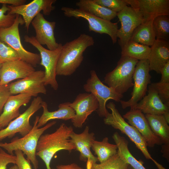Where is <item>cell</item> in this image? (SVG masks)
Here are the masks:
<instances>
[{"mask_svg":"<svg viewBox=\"0 0 169 169\" xmlns=\"http://www.w3.org/2000/svg\"><path fill=\"white\" fill-rule=\"evenodd\" d=\"M73 131L72 126L63 123L54 132L40 136L37 146L36 155L44 161L47 169H52L50 166L51 161L58 151L64 150L70 153L75 150L74 145L69 139Z\"/></svg>","mask_w":169,"mask_h":169,"instance_id":"6da1fadb","label":"cell"},{"mask_svg":"<svg viewBox=\"0 0 169 169\" xmlns=\"http://www.w3.org/2000/svg\"><path fill=\"white\" fill-rule=\"evenodd\" d=\"M94 43L92 36L82 33L63 45L57 64L56 75L67 76L73 74L83 61V53Z\"/></svg>","mask_w":169,"mask_h":169,"instance_id":"7a4b0ae2","label":"cell"},{"mask_svg":"<svg viewBox=\"0 0 169 169\" xmlns=\"http://www.w3.org/2000/svg\"><path fill=\"white\" fill-rule=\"evenodd\" d=\"M39 117L36 116L32 129L25 136L20 138H15L9 143L0 142V148H3L10 154L13 155V151L17 150L21 151L26 156L27 159L32 163L34 169H38V167L36 151L39 139L45 131L56 123L53 121L38 128L37 125Z\"/></svg>","mask_w":169,"mask_h":169,"instance_id":"3957f363","label":"cell"},{"mask_svg":"<svg viewBox=\"0 0 169 169\" xmlns=\"http://www.w3.org/2000/svg\"><path fill=\"white\" fill-rule=\"evenodd\" d=\"M139 60L127 56H121L115 68L107 73L104 82L117 93L123 95L133 87V76Z\"/></svg>","mask_w":169,"mask_h":169,"instance_id":"277c9868","label":"cell"},{"mask_svg":"<svg viewBox=\"0 0 169 169\" xmlns=\"http://www.w3.org/2000/svg\"><path fill=\"white\" fill-rule=\"evenodd\" d=\"M106 106L110 110L111 112H108L104 118V123L119 130L122 133L126 135L141 151L146 159L151 160L156 166L158 165L159 163L154 160L149 153L147 143L143 137L136 128L125 121L116 108L115 104L113 102H110Z\"/></svg>","mask_w":169,"mask_h":169,"instance_id":"5b68a950","label":"cell"},{"mask_svg":"<svg viewBox=\"0 0 169 169\" xmlns=\"http://www.w3.org/2000/svg\"><path fill=\"white\" fill-rule=\"evenodd\" d=\"M16 15L14 22L11 26L0 28V40L12 48L21 60L35 67L40 63V56L39 54L28 51L24 48L21 41L19 26L23 24L24 22L21 16Z\"/></svg>","mask_w":169,"mask_h":169,"instance_id":"8992f818","label":"cell"},{"mask_svg":"<svg viewBox=\"0 0 169 169\" xmlns=\"http://www.w3.org/2000/svg\"><path fill=\"white\" fill-rule=\"evenodd\" d=\"M24 41L32 45L40 53L41 61L40 64L45 69L44 84L50 85L55 90H57L58 84L56 79V69L57 62L63 45L60 43L58 47L54 50L47 49L40 44L34 36L25 35Z\"/></svg>","mask_w":169,"mask_h":169,"instance_id":"52a82bcc","label":"cell"},{"mask_svg":"<svg viewBox=\"0 0 169 169\" xmlns=\"http://www.w3.org/2000/svg\"><path fill=\"white\" fill-rule=\"evenodd\" d=\"M90 74V77L84 84L83 88L85 91L92 94L96 97L99 103V108L97 110L98 115L100 117L105 118L109 112L106 109L107 101L111 99L119 102L123 96L104 84L95 70H91Z\"/></svg>","mask_w":169,"mask_h":169,"instance_id":"ba28073f","label":"cell"},{"mask_svg":"<svg viewBox=\"0 0 169 169\" xmlns=\"http://www.w3.org/2000/svg\"><path fill=\"white\" fill-rule=\"evenodd\" d=\"M61 10L66 17L78 19L82 18L86 20L88 23L90 31L108 34L110 37L113 44L116 42L118 29L117 23H113L104 20L79 8L63 7Z\"/></svg>","mask_w":169,"mask_h":169,"instance_id":"9c48e42d","label":"cell"},{"mask_svg":"<svg viewBox=\"0 0 169 169\" xmlns=\"http://www.w3.org/2000/svg\"><path fill=\"white\" fill-rule=\"evenodd\" d=\"M148 59L139 60L136 66L133 76V88L131 97L128 100L120 101L123 109H134L136 104L146 95L148 86L151 82V76Z\"/></svg>","mask_w":169,"mask_h":169,"instance_id":"30bf717a","label":"cell"},{"mask_svg":"<svg viewBox=\"0 0 169 169\" xmlns=\"http://www.w3.org/2000/svg\"><path fill=\"white\" fill-rule=\"evenodd\" d=\"M42 101L40 96L34 98L29 106L23 113L11 121L6 128L0 131V141L7 137L12 138L17 133L22 137L28 134L33 127L30 123V119L42 107Z\"/></svg>","mask_w":169,"mask_h":169,"instance_id":"8fae6325","label":"cell"},{"mask_svg":"<svg viewBox=\"0 0 169 169\" xmlns=\"http://www.w3.org/2000/svg\"><path fill=\"white\" fill-rule=\"evenodd\" d=\"M56 1V0H33L28 4L19 6L7 5L9 9L8 13L21 16L28 32L29 25L35 16L41 11L43 15H49L55 9V7L53 4Z\"/></svg>","mask_w":169,"mask_h":169,"instance_id":"7c38bea8","label":"cell"},{"mask_svg":"<svg viewBox=\"0 0 169 169\" xmlns=\"http://www.w3.org/2000/svg\"><path fill=\"white\" fill-rule=\"evenodd\" d=\"M44 71H35L27 77L9 84L11 95L26 94L37 97L38 94H46L44 84Z\"/></svg>","mask_w":169,"mask_h":169,"instance_id":"4fadbf2b","label":"cell"},{"mask_svg":"<svg viewBox=\"0 0 169 169\" xmlns=\"http://www.w3.org/2000/svg\"><path fill=\"white\" fill-rule=\"evenodd\" d=\"M117 16L121 23L117 32L118 42L121 48L130 40L135 29L144 22L140 14L130 6H125Z\"/></svg>","mask_w":169,"mask_h":169,"instance_id":"5bb4252c","label":"cell"},{"mask_svg":"<svg viewBox=\"0 0 169 169\" xmlns=\"http://www.w3.org/2000/svg\"><path fill=\"white\" fill-rule=\"evenodd\" d=\"M69 105L74 110L75 115L71 120L73 125L76 128H81L88 116L99 108L98 102L92 94L83 93L79 94Z\"/></svg>","mask_w":169,"mask_h":169,"instance_id":"9a60e30c","label":"cell"},{"mask_svg":"<svg viewBox=\"0 0 169 169\" xmlns=\"http://www.w3.org/2000/svg\"><path fill=\"white\" fill-rule=\"evenodd\" d=\"M137 11L144 21L153 20L161 15H169V0H125Z\"/></svg>","mask_w":169,"mask_h":169,"instance_id":"2e32d148","label":"cell"},{"mask_svg":"<svg viewBox=\"0 0 169 169\" xmlns=\"http://www.w3.org/2000/svg\"><path fill=\"white\" fill-rule=\"evenodd\" d=\"M34 28L37 41L41 45H46L48 49L54 50L57 49L59 44L56 41L54 30L56 25L54 21L46 20L41 13L37 15L31 23Z\"/></svg>","mask_w":169,"mask_h":169,"instance_id":"e0dca14e","label":"cell"},{"mask_svg":"<svg viewBox=\"0 0 169 169\" xmlns=\"http://www.w3.org/2000/svg\"><path fill=\"white\" fill-rule=\"evenodd\" d=\"M131 125L136 128L145 140L147 146L153 147L156 145H162L160 139L152 131L145 115L140 110L133 109L123 115Z\"/></svg>","mask_w":169,"mask_h":169,"instance_id":"ac0fdd59","label":"cell"},{"mask_svg":"<svg viewBox=\"0 0 169 169\" xmlns=\"http://www.w3.org/2000/svg\"><path fill=\"white\" fill-rule=\"evenodd\" d=\"M89 130V127L86 126L81 133L77 134L73 131L70 136V141L74 145L75 150L80 153V160L87 161L86 169H90L93 163L98 161L97 157L90 150L92 142L95 140V134L90 133Z\"/></svg>","mask_w":169,"mask_h":169,"instance_id":"d6986e66","label":"cell"},{"mask_svg":"<svg viewBox=\"0 0 169 169\" xmlns=\"http://www.w3.org/2000/svg\"><path fill=\"white\" fill-rule=\"evenodd\" d=\"M148 94L136 105L138 109L145 114L162 115L169 123V109L160 99L157 91L151 84L148 86Z\"/></svg>","mask_w":169,"mask_h":169,"instance_id":"ffe728a7","label":"cell"},{"mask_svg":"<svg viewBox=\"0 0 169 169\" xmlns=\"http://www.w3.org/2000/svg\"><path fill=\"white\" fill-rule=\"evenodd\" d=\"M35 71L33 66L21 59L3 63L0 71V85L8 84L14 80L24 78Z\"/></svg>","mask_w":169,"mask_h":169,"instance_id":"44dd1931","label":"cell"},{"mask_svg":"<svg viewBox=\"0 0 169 169\" xmlns=\"http://www.w3.org/2000/svg\"><path fill=\"white\" fill-rule=\"evenodd\" d=\"M32 97L28 94H20L11 95L8 97L0 115V122L3 128L7 126L13 119L20 115V108L28 103Z\"/></svg>","mask_w":169,"mask_h":169,"instance_id":"7402d4cb","label":"cell"},{"mask_svg":"<svg viewBox=\"0 0 169 169\" xmlns=\"http://www.w3.org/2000/svg\"><path fill=\"white\" fill-rule=\"evenodd\" d=\"M146 119L152 131L159 138L163 145L161 151L163 156L169 160V126L168 124L162 115L145 114Z\"/></svg>","mask_w":169,"mask_h":169,"instance_id":"603a6c76","label":"cell"},{"mask_svg":"<svg viewBox=\"0 0 169 169\" xmlns=\"http://www.w3.org/2000/svg\"><path fill=\"white\" fill-rule=\"evenodd\" d=\"M150 48L148 59L150 71L160 74L161 69L169 61V41L156 39Z\"/></svg>","mask_w":169,"mask_h":169,"instance_id":"cb8c5ba5","label":"cell"},{"mask_svg":"<svg viewBox=\"0 0 169 169\" xmlns=\"http://www.w3.org/2000/svg\"><path fill=\"white\" fill-rule=\"evenodd\" d=\"M69 102H66L60 104L57 110L50 111L48 110L46 102L43 101L41 106L43 109V112L39 117L37 127H41L51 120L59 119L67 120L73 119L75 115V112L69 105Z\"/></svg>","mask_w":169,"mask_h":169,"instance_id":"d4e9b609","label":"cell"},{"mask_svg":"<svg viewBox=\"0 0 169 169\" xmlns=\"http://www.w3.org/2000/svg\"><path fill=\"white\" fill-rule=\"evenodd\" d=\"M112 138L117 147V153L124 161L134 169H146L143 162L137 160L131 154L128 147V142L124 136L116 132Z\"/></svg>","mask_w":169,"mask_h":169,"instance_id":"484cf974","label":"cell"},{"mask_svg":"<svg viewBox=\"0 0 169 169\" xmlns=\"http://www.w3.org/2000/svg\"><path fill=\"white\" fill-rule=\"evenodd\" d=\"M153 20L144 21L134 30L130 41L151 46L156 39L152 27Z\"/></svg>","mask_w":169,"mask_h":169,"instance_id":"4316f807","label":"cell"},{"mask_svg":"<svg viewBox=\"0 0 169 169\" xmlns=\"http://www.w3.org/2000/svg\"><path fill=\"white\" fill-rule=\"evenodd\" d=\"M79 8L105 20L110 21L117 13L95 2L93 0H80L76 3Z\"/></svg>","mask_w":169,"mask_h":169,"instance_id":"83f0119b","label":"cell"},{"mask_svg":"<svg viewBox=\"0 0 169 169\" xmlns=\"http://www.w3.org/2000/svg\"><path fill=\"white\" fill-rule=\"evenodd\" d=\"M108 141V137H105L101 141L95 140L92 142L91 148L100 163L106 161L117 153V145L109 143Z\"/></svg>","mask_w":169,"mask_h":169,"instance_id":"f1b7e54d","label":"cell"},{"mask_svg":"<svg viewBox=\"0 0 169 169\" xmlns=\"http://www.w3.org/2000/svg\"><path fill=\"white\" fill-rule=\"evenodd\" d=\"M150 47L129 41L121 48V56H127L138 60L148 59Z\"/></svg>","mask_w":169,"mask_h":169,"instance_id":"f546056e","label":"cell"},{"mask_svg":"<svg viewBox=\"0 0 169 169\" xmlns=\"http://www.w3.org/2000/svg\"><path fill=\"white\" fill-rule=\"evenodd\" d=\"M152 27L156 39L169 41V15L156 17L153 20Z\"/></svg>","mask_w":169,"mask_h":169,"instance_id":"4dcf8cb0","label":"cell"},{"mask_svg":"<svg viewBox=\"0 0 169 169\" xmlns=\"http://www.w3.org/2000/svg\"><path fill=\"white\" fill-rule=\"evenodd\" d=\"M129 165L117 153L100 164L93 163L90 169H127Z\"/></svg>","mask_w":169,"mask_h":169,"instance_id":"1f68e13d","label":"cell"},{"mask_svg":"<svg viewBox=\"0 0 169 169\" xmlns=\"http://www.w3.org/2000/svg\"><path fill=\"white\" fill-rule=\"evenodd\" d=\"M21 59L17 53L11 47L0 40V63Z\"/></svg>","mask_w":169,"mask_h":169,"instance_id":"d6a6232c","label":"cell"},{"mask_svg":"<svg viewBox=\"0 0 169 169\" xmlns=\"http://www.w3.org/2000/svg\"><path fill=\"white\" fill-rule=\"evenodd\" d=\"M97 4L118 13L126 6L125 0H93Z\"/></svg>","mask_w":169,"mask_h":169,"instance_id":"836d02e7","label":"cell"},{"mask_svg":"<svg viewBox=\"0 0 169 169\" xmlns=\"http://www.w3.org/2000/svg\"><path fill=\"white\" fill-rule=\"evenodd\" d=\"M9 9L6 4H3L0 8V28H7L11 26L14 23L16 15L8 13Z\"/></svg>","mask_w":169,"mask_h":169,"instance_id":"e575fe53","label":"cell"},{"mask_svg":"<svg viewBox=\"0 0 169 169\" xmlns=\"http://www.w3.org/2000/svg\"><path fill=\"white\" fill-rule=\"evenodd\" d=\"M151 84L156 90L162 102L169 107V83H161L159 82Z\"/></svg>","mask_w":169,"mask_h":169,"instance_id":"d590c367","label":"cell"},{"mask_svg":"<svg viewBox=\"0 0 169 169\" xmlns=\"http://www.w3.org/2000/svg\"><path fill=\"white\" fill-rule=\"evenodd\" d=\"M15 155L6 153L1 148H0V169H7V166L9 164H15Z\"/></svg>","mask_w":169,"mask_h":169,"instance_id":"8d00e7d4","label":"cell"},{"mask_svg":"<svg viewBox=\"0 0 169 169\" xmlns=\"http://www.w3.org/2000/svg\"><path fill=\"white\" fill-rule=\"evenodd\" d=\"M14 152L16 157L15 164L18 169H32L30 162L25 158L21 151L17 150Z\"/></svg>","mask_w":169,"mask_h":169,"instance_id":"74e56055","label":"cell"},{"mask_svg":"<svg viewBox=\"0 0 169 169\" xmlns=\"http://www.w3.org/2000/svg\"><path fill=\"white\" fill-rule=\"evenodd\" d=\"M11 95L9 84L0 85V114L2 113L5 104Z\"/></svg>","mask_w":169,"mask_h":169,"instance_id":"f35d334b","label":"cell"},{"mask_svg":"<svg viewBox=\"0 0 169 169\" xmlns=\"http://www.w3.org/2000/svg\"><path fill=\"white\" fill-rule=\"evenodd\" d=\"M160 74L161 78L159 82L161 83H169V61L161 69Z\"/></svg>","mask_w":169,"mask_h":169,"instance_id":"ab89813d","label":"cell"},{"mask_svg":"<svg viewBox=\"0 0 169 169\" xmlns=\"http://www.w3.org/2000/svg\"><path fill=\"white\" fill-rule=\"evenodd\" d=\"M26 2L25 0H0V4L18 6L24 4Z\"/></svg>","mask_w":169,"mask_h":169,"instance_id":"60d3db41","label":"cell"},{"mask_svg":"<svg viewBox=\"0 0 169 169\" xmlns=\"http://www.w3.org/2000/svg\"><path fill=\"white\" fill-rule=\"evenodd\" d=\"M55 169H84L75 163L66 165H59L56 166Z\"/></svg>","mask_w":169,"mask_h":169,"instance_id":"b9f144b4","label":"cell"},{"mask_svg":"<svg viewBox=\"0 0 169 169\" xmlns=\"http://www.w3.org/2000/svg\"><path fill=\"white\" fill-rule=\"evenodd\" d=\"M9 169H18L17 166L16 164H14V165L11 167H10Z\"/></svg>","mask_w":169,"mask_h":169,"instance_id":"7bdbcfd3","label":"cell"},{"mask_svg":"<svg viewBox=\"0 0 169 169\" xmlns=\"http://www.w3.org/2000/svg\"><path fill=\"white\" fill-rule=\"evenodd\" d=\"M127 169H134L132 167H131L130 165H129L127 168Z\"/></svg>","mask_w":169,"mask_h":169,"instance_id":"ee69618b","label":"cell"},{"mask_svg":"<svg viewBox=\"0 0 169 169\" xmlns=\"http://www.w3.org/2000/svg\"><path fill=\"white\" fill-rule=\"evenodd\" d=\"M2 64L0 63V71L2 67Z\"/></svg>","mask_w":169,"mask_h":169,"instance_id":"f6af8a7d","label":"cell"},{"mask_svg":"<svg viewBox=\"0 0 169 169\" xmlns=\"http://www.w3.org/2000/svg\"><path fill=\"white\" fill-rule=\"evenodd\" d=\"M3 127H2L1 125V123H0V131L2 130V129H3Z\"/></svg>","mask_w":169,"mask_h":169,"instance_id":"bcb514c9","label":"cell"}]
</instances>
